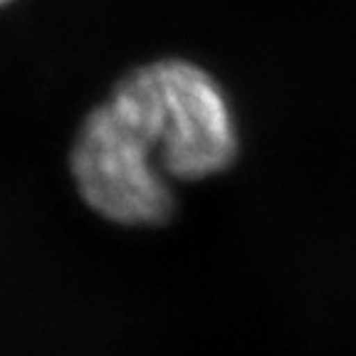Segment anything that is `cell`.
Returning a JSON list of instances; mask_svg holds the SVG:
<instances>
[{
  "label": "cell",
  "instance_id": "obj_3",
  "mask_svg": "<svg viewBox=\"0 0 356 356\" xmlns=\"http://www.w3.org/2000/svg\"><path fill=\"white\" fill-rule=\"evenodd\" d=\"M6 3H10V0H0V6H6Z\"/></svg>",
  "mask_w": 356,
  "mask_h": 356
},
{
  "label": "cell",
  "instance_id": "obj_2",
  "mask_svg": "<svg viewBox=\"0 0 356 356\" xmlns=\"http://www.w3.org/2000/svg\"><path fill=\"white\" fill-rule=\"evenodd\" d=\"M79 198L124 228H159L176 213V193L106 102L87 114L70 151Z\"/></svg>",
  "mask_w": 356,
  "mask_h": 356
},
{
  "label": "cell",
  "instance_id": "obj_1",
  "mask_svg": "<svg viewBox=\"0 0 356 356\" xmlns=\"http://www.w3.org/2000/svg\"><path fill=\"white\" fill-rule=\"evenodd\" d=\"M104 102L168 181H203L238 159L228 99L193 62L156 60L136 67Z\"/></svg>",
  "mask_w": 356,
  "mask_h": 356
}]
</instances>
